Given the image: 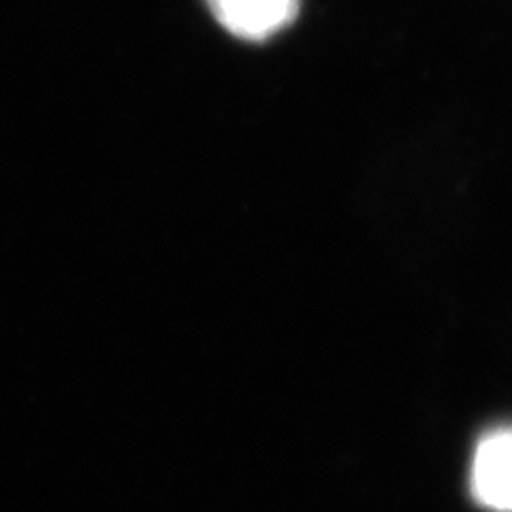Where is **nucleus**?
<instances>
[{"label":"nucleus","mask_w":512,"mask_h":512,"mask_svg":"<svg viewBox=\"0 0 512 512\" xmlns=\"http://www.w3.org/2000/svg\"><path fill=\"white\" fill-rule=\"evenodd\" d=\"M216 20L239 39L263 41L297 18L299 0H207Z\"/></svg>","instance_id":"f03ea898"},{"label":"nucleus","mask_w":512,"mask_h":512,"mask_svg":"<svg viewBox=\"0 0 512 512\" xmlns=\"http://www.w3.org/2000/svg\"><path fill=\"white\" fill-rule=\"evenodd\" d=\"M470 491L483 508L512 512V427L491 431L478 442L470 468Z\"/></svg>","instance_id":"f257e3e1"}]
</instances>
